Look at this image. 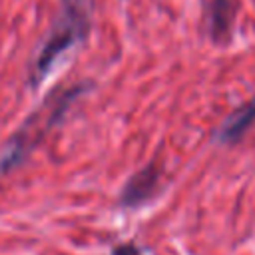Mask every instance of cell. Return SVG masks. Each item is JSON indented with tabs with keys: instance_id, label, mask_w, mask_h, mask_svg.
<instances>
[{
	"instance_id": "6da1fadb",
	"label": "cell",
	"mask_w": 255,
	"mask_h": 255,
	"mask_svg": "<svg viewBox=\"0 0 255 255\" xmlns=\"http://www.w3.org/2000/svg\"><path fill=\"white\" fill-rule=\"evenodd\" d=\"M90 90V84H72L66 88L54 90L46 100L30 114V118L18 128V131L6 143L0 155V173H8L18 163H22L28 153L44 139V135L64 120L70 106Z\"/></svg>"
},
{
	"instance_id": "7a4b0ae2",
	"label": "cell",
	"mask_w": 255,
	"mask_h": 255,
	"mask_svg": "<svg viewBox=\"0 0 255 255\" xmlns=\"http://www.w3.org/2000/svg\"><path fill=\"white\" fill-rule=\"evenodd\" d=\"M92 18V0H62L60 14L30 66V84H40L52 66L72 46L86 38Z\"/></svg>"
},
{
	"instance_id": "3957f363",
	"label": "cell",
	"mask_w": 255,
	"mask_h": 255,
	"mask_svg": "<svg viewBox=\"0 0 255 255\" xmlns=\"http://www.w3.org/2000/svg\"><path fill=\"white\" fill-rule=\"evenodd\" d=\"M157 183H159V167L155 163H147L143 169L131 175L124 185V191L120 195L122 205H128V207L141 205L155 193Z\"/></svg>"
},
{
	"instance_id": "277c9868",
	"label": "cell",
	"mask_w": 255,
	"mask_h": 255,
	"mask_svg": "<svg viewBox=\"0 0 255 255\" xmlns=\"http://www.w3.org/2000/svg\"><path fill=\"white\" fill-rule=\"evenodd\" d=\"M235 8H237V0H209L207 24H209V36L213 42L221 44L229 40Z\"/></svg>"
},
{
	"instance_id": "5b68a950",
	"label": "cell",
	"mask_w": 255,
	"mask_h": 255,
	"mask_svg": "<svg viewBox=\"0 0 255 255\" xmlns=\"http://www.w3.org/2000/svg\"><path fill=\"white\" fill-rule=\"evenodd\" d=\"M253 120H255V100L249 102L245 108H241L237 114H233V116L225 122V126H223L221 131H219V139L225 141V143L239 139L241 133L247 129V126H249Z\"/></svg>"
},
{
	"instance_id": "8992f818",
	"label": "cell",
	"mask_w": 255,
	"mask_h": 255,
	"mask_svg": "<svg viewBox=\"0 0 255 255\" xmlns=\"http://www.w3.org/2000/svg\"><path fill=\"white\" fill-rule=\"evenodd\" d=\"M114 255H137V249H135V245H120L114 251Z\"/></svg>"
}]
</instances>
